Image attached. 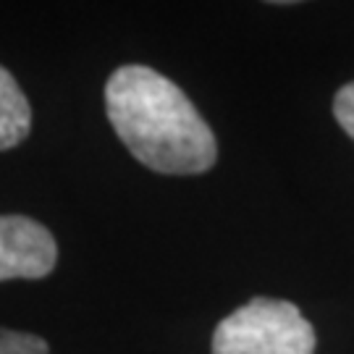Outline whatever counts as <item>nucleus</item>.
I'll list each match as a JSON object with an SVG mask.
<instances>
[{
  "mask_svg": "<svg viewBox=\"0 0 354 354\" xmlns=\"http://www.w3.org/2000/svg\"><path fill=\"white\" fill-rule=\"evenodd\" d=\"M105 108L118 140L150 171L194 176L215 165L218 142L192 100L147 66H121L105 84Z\"/></svg>",
  "mask_w": 354,
  "mask_h": 354,
  "instance_id": "f257e3e1",
  "label": "nucleus"
},
{
  "mask_svg": "<svg viewBox=\"0 0 354 354\" xmlns=\"http://www.w3.org/2000/svg\"><path fill=\"white\" fill-rule=\"evenodd\" d=\"M315 330L297 304L257 297L223 317L213 333V354H313Z\"/></svg>",
  "mask_w": 354,
  "mask_h": 354,
  "instance_id": "f03ea898",
  "label": "nucleus"
},
{
  "mask_svg": "<svg viewBox=\"0 0 354 354\" xmlns=\"http://www.w3.org/2000/svg\"><path fill=\"white\" fill-rule=\"evenodd\" d=\"M58 247L48 228L26 215H0V281L50 276Z\"/></svg>",
  "mask_w": 354,
  "mask_h": 354,
  "instance_id": "7ed1b4c3",
  "label": "nucleus"
},
{
  "mask_svg": "<svg viewBox=\"0 0 354 354\" xmlns=\"http://www.w3.org/2000/svg\"><path fill=\"white\" fill-rule=\"evenodd\" d=\"M32 129V108L26 95L16 84L3 66H0V150H11Z\"/></svg>",
  "mask_w": 354,
  "mask_h": 354,
  "instance_id": "20e7f679",
  "label": "nucleus"
},
{
  "mask_svg": "<svg viewBox=\"0 0 354 354\" xmlns=\"http://www.w3.org/2000/svg\"><path fill=\"white\" fill-rule=\"evenodd\" d=\"M0 354H50L45 339L0 326Z\"/></svg>",
  "mask_w": 354,
  "mask_h": 354,
  "instance_id": "39448f33",
  "label": "nucleus"
},
{
  "mask_svg": "<svg viewBox=\"0 0 354 354\" xmlns=\"http://www.w3.org/2000/svg\"><path fill=\"white\" fill-rule=\"evenodd\" d=\"M333 115L339 121V127L354 140V82L346 84L336 92V100H333Z\"/></svg>",
  "mask_w": 354,
  "mask_h": 354,
  "instance_id": "423d86ee",
  "label": "nucleus"
}]
</instances>
